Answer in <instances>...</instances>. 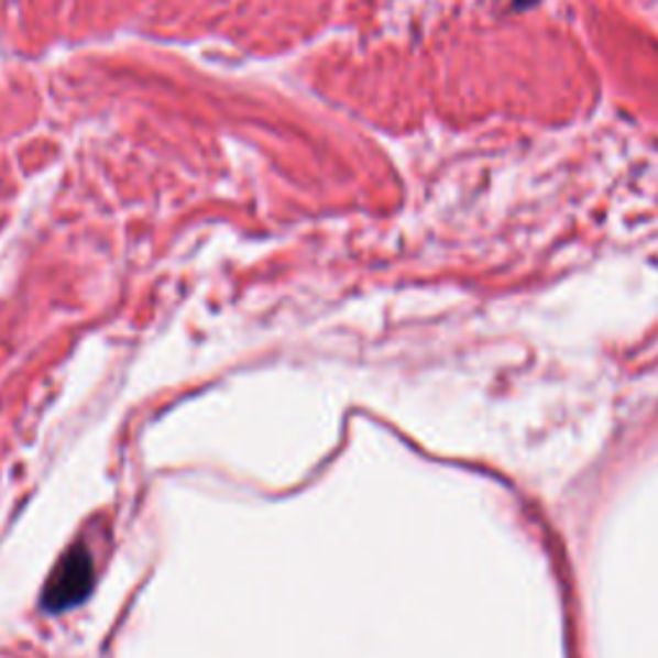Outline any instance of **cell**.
I'll list each match as a JSON object with an SVG mask.
<instances>
[{
    "label": "cell",
    "mask_w": 658,
    "mask_h": 658,
    "mask_svg": "<svg viewBox=\"0 0 658 658\" xmlns=\"http://www.w3.org/2000/svg\"><path fill=\"white\" fill-rule=\"evenodd\" d=\"M94 584V563L86 550H70L55 569V577L50 579L47 592H44V604L50 610H65L70 604L80 602Z\"/></svg>",
    "instance_id": "1"
}]
</instances>
